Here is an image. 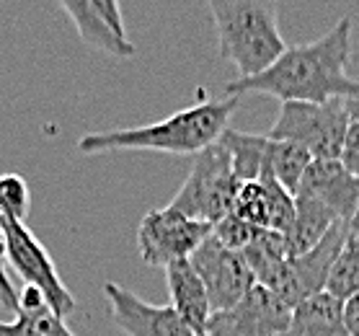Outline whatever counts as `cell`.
I'll return each mask as SVG.
<instances>
[{"label": "cell", "instance_id": "1", "mask_svg": "<svg viewBox=\"0 0 359 336\" xmlns=\"http://www.w3.org/2000/svg\"><path fill=\"white\" fill-rule=\"evenodd\" d=\"M351 58V18H339L320 39L287 47V52L256 78H238L225 86V96L266 93L282 104H326L354 99L357 81L346 75Z\"/></svg>", "mask_w": 359, "mask_h": 336}, {"label": "cell", "instance_id": "2", "mask_svg": "<svg viewBox=\"0 0 359 336\" xmlns=\"http://www.w3.org/2000/svg\"><path fill=\"white\" fill-rule=\"evenodd\" d=\"M241 99L199 101L194 107L181 109L161 122L124 127V130L88 132L78 140V153L96 156L109 150H147V153H168V156H199L204 150L220 142L230 130V119L236 114Z\"/></svg>", "mask_w": 359, "mask_h": 336}, {"label": "cell", "instance_id": "3", "mask_svg": "<svg viewBox=\"0 0 359 336\" xmlns=\"http://www.w3.org/2000/svg\"><path fill=\"white\" fill-rule=\"evenodd\" d=\"M220 58L238 67L241 78L266 73L287 52L279 32V6L271 0H210Z\"/></svg>", "mask_w": 359, "mask_h": 336}, {"label": "cell", "instance_id": "4", "mask_svg": "<svg viewBox=\"0 0 359 336\" xmlns=\"http://www.w3.org/2000/svg\"><path fill=\"white\" fill-rule=\"evenodd\" d=\"M238 189L241 179L233 171L230 153L222 142H215L204 153L194 156L191 171L171 199V207L215 228L222 217L233 213Z\"/></svg>", "mask_w": 359, "mask_h": 336}, {"label": "cell", "instance_id": "5", "mask_svg": "<svg viewBox=\"0 0 359 336\" xmlns=\"http://www.w3.org/2000/svg\"><path fill=\"white\" fill-rule=\"evenodd\" d=\"M351 116L344 99L326 104H282L269 137L294 142L313 156V161H339L344 140L349 135Z\"/></svg>", "mask_w": 359, "mask_h": 336}, {"label": "cell", "instance_id": "6", "mask_svg": "<svg viewBox=\"0 0 359 336\" xmlns=\"http://www.w3.org/2000/svg\"><path fill=\"white\" fill-rule=\"evenodd\" d=\"M212 236V225L179 213L176 207H153L137 225V251L147 267H171L187 262Z\"/></svg>", "mask_w": 359, "mask_h": 336}, {"label": "cell", "instance_id": "7", "mask_svg": "<svg viewBox=\"0 0 359 336\" xmlns=\"http://www.w3.org/2000/svg\"><path fill=\"white\" fill-rule=\"evenodd\" d=\"M0 225L6 230V238H8V264L16 269L18 277L24 279V285L41 290L47 295L52 311L57 313L60 318L73 316L78 311V303H75V297L70 295V290L60 277L57 267L52 262L49 251L44 248V243L26 228V222L0 220Z\"/></svg>", "mask_w": 359, "mask_h": 336}, {"label": "cell", "instance_id": "8", "mask_svg": "<svg viewBox=\"0 0 359 336\" xmlns=\"http://www.w3.org/2000/svg\"><path fill=\"white\" fill-rule=\"evenodd\" d=\"M191 267L202 279L212 313L230 311L243 300L256 285L251 267L241 251H230L210 236L191 256Z\"/></svg>", "mask_w": 359, "mask_h": 336}, {"label": "cell", "instance_id": "9", "mask_svg": "<svg viewBox=\"0 0 359 336\" xmlns=\"http://www.w3.org/2000/svg\"><path fill=\"white\" fill-rule=\"evenodd\" d=\"M292 318V308L271 290L253 285L248 295L230 311L212 313L204 336H279Z\"/></svg>", "mask_w": 359, "mask_h": 336}, {"label": "cell", "instance_id": "10", "mask_svg": "<svg viewBox=\"0 0 359 336\" xmlns=\"http://www.w3.org/2000/svg\"><path fill=\"white\" fill-rule=\"evenodd\" d=\"M104 295L114 326L127 336H199L171 305H153L119 282H107Z\"/></svg>", "mask_w": 359, "mask_h": 336}, {"label": "cell", "instance_id": "11", "mask_svg": "<svg viewBox=\"0 0 359 336\" xmlns=\"http://www.w3.org/2000/svg\"><path fill=\"white\" fill-rule=\"evenodd\" d=\"M60 8L70 16L81 39L90 50L107 52L119 60H130L137 55L135 44L124 32L119 3L114 0H62Z\"/></svg>", "mask_w": 359, "mask_h": 336}, {"label": "cell", "instance_id": "12", "mask_svg": "<svg viewBox=\"0 0 359 336\" xmlns=\"http://www.w3.org/2000/svg\"><path fill=\"white\" fill-rule=\"evenodd\" d=\"M346 225L349 222L336 225L318 246H313L311 251L290 256V277H287V285L282 290V295H279L290 308H294L302 300H308V297L318 295V293L326 290L328 277L334 271V264L344 246V238H346Z\"/></svg>", "mask_w": 359, "mask_h": 336}, {"label": "cell", "instance_id": "13", "mask_svg": "<svg viewBox=\"0 0 359 336\" xmlns=\"http://www.w3.org/2000/svg\"><path fill=\"white\" fill-rule=\"evenodd\" d=\"M300 191L320 199L341 222L359 213V179L344 168L341 161H313Z\"/></svg>", "mask_w": 359, "mask_h": 336}, {"label": "cell", "instance_id": "14", "mask_svg": "<svg viewBox=\"0 0 359 336\" xmlns=\"http://www.w3.org/2000/svg\"><path fill=\"white\" fill-rule=\"evenodd\" d=\"M165 282H168V295H171V308L181 316V321L187 323L191 331L204 336L207 323L212 318V305L207 297L202 279L191 267V259L187 262H176L171 267H165Z\"/></svg>", "mask_w": 359, "mask_h": 336}, {"label": "cell", "instance_id": "15", "mask_svg": "<svg viewBox=\"0 0 359 336\" xmlns=\"http://www.w3.org/2000/svg\"><path fill=\"white\" fill-rule=\"evenodd\" d=\"M243 256L256 277V285L271 290L277 297L282 295L290 277V246H287L285 233L259 230Z\"/></svg>", "mask_w": 359, "mask_h": 336}, {"label": "cell", "instance_id": "16", "mask_svg": "<svg viewBox=\"0 0 359 336\" xmlns=\"http://www.w3.org/2000/svg\"><path fill=\"white\" fill-rule=\"evenodd\" d=\"M279 336H349L344 323V300L328 290L302 300L292 308V318Z\"/></svg>", "mask_w": 359, "mask_h": 336}, {"label": "cell", "instance_id": "17", "mask_svg": "<svg viewBox=\"0 0 359 336\" xmlns=\"http://www.w3.org/2000/svg\"><path fill=\"white\" fill-rule=\"evenodd\" d=\"M336 225H344V222L320 199H316L308 191H297L294 194V220L287 233L290 256L305 254L313 246H318Z\"/></svg>", "mask_w": 359, "mask_h": 336}, {"label": "cell", "instance_id": "18", "mask_svg": "<svg viewBox=\"0 0 359 336\" xmlns=\"http://www.w3.org/2000/svg\"><path fill=\"white\" fill-rule=\"evenodd\" d=\"M225 150L230 153V163L233 171L241 179V184L248 181H259L264 171L269 168V135H251V132H238L230 127L220 137Z\"/></svg>", "mask_w": 359, "mask_h": 336}, {"label": "cell", "instance_id": "19", "mask_svg": "<svg viewBox=\"0 0 359 336\" xmlns=\"http://www.w3.org/2000/svg\"><path fill=\"white\" fill-rule=\"evenodd\" d=\"M326 290L339 300H349L359 293V213L346 225V238L328 277Z\"/></svg>", "mask_w": 359, "mask_h": 336}, {"label": "cell", "instance_id": "20", "mask_svg": "<svg viewBox=\"0 0 359 336\" xmlns=\"http://www.w3.org/2000/svg\"><path fill=\"white\" fill-rule=\"evenodd\" d=\"M311 163H313V156L305 148L294 145V142L271 140L269 171L274 173V179H277L290 194H297V191H300V184H302V179H305L308 168H311Z\"/></svg>", "mask_w": 359, "mask_h": 336}, {"label": "cell", "instance_id": "21", "mask_svg": "<svg viewBox=\"0 0 359 336\" xmlns=\"http://www.w3.org/2000/svg\"><path fill=\"white\" fill-rule=\"evenodd\" d=\"M0 336H75L55 311H18L13 321H0Z\"/></svg>", "mask_w": 359, "mask_h": 336}, {"label": "cell", "instance_id": "22", "mask_svg": "<svg viewBox=\"0 0 359 336\" xmlns=\"http://www.w3.org/2000/svg\"><path fill=\"white\" fill-rule=\"evenodd\" d=\"M32 213V189L24 176L3 173L0 176V220L26 222Z\"/></svg>", "mask_w": 359, "mask_h": 336}, {"label": "cell", "instance_id": "23", "mask_svg": "<svg viewBox=\"0 0 359 336\" xmlns=\"http://www.w3.org/2000/svg\"><path fill=\"white\" fill-rule=\"evenodd\" d=\"M233 215H238L241 220L256 230H269V199H266L262 181L241 184L236 205H233Z\"/></svg>", "mask_w": 359, "mask_h": 336}, {"label": "cell", "instance_id": "24", "mask_svg": "<svg viewBox=\"0 0 359 336\" xmlns=\"http://www.w3.org/2000/svg\"><path fill=\"white\" fill-rule=\"evenodd\" d=\"M256 233H259V230L251 228L248 222H243L233 213H230L228 217H222V220L212 228V236L220 241L222 246L230 248V251H241V254L251 246V241L256 238Z\"/></svg>", "mask_w": 359, "mask_h": 336}, {"label": "cell", "instance_id": "25", "mask_svg": "<svg viewBox=\"0 0 359 336\" xmlns=\"http://www.w3.org/2000/svg\"><path fill=\"white\" fill-rule=\"evenodd\" d=\"M344 163V168L351 173V176H357L359 179V122H351L349 127V135L344 140V150H341V158H339Z\"/></svg>", "mask_w": 359, "mask_h": 336}, {"label": "cell", "instance_id": "26", "mask_svg": "<svg viewBox=\"0 0 359 336\" xmlns=\"http://www.w3.org/2000/svg\"><path fill=\"white\" fill-rule=\"evenodd\" d=\"M52 311V305H49L47 295L36 290L32 285H24V290L18 293V311H26V313H36V311ZM16 311V313H18Z\"/></svg>", "mask_w": 359, "mask_h": 336}, {"label": "cell", "instance_id": "27", "mask_svg": "<svg viewBox=\"0 0 359 336\" xmlns=\"http://www.w3.org/2000/svg\"><path fill=\"white\" fill-rule=\"evenodd\" d=\"M344 323L349 336H359V293L344 300Z\"/></svg>", "mask_w": 359, "mask_h": 336}, {"label": "cell", "instance_id": "28", "mask_svg": "<svg viewBox=\"0 0 359 336\" xmlns=\"http://www.w3.org/2000/svg\"><path fill=\"white\" fill-rule=\"evenodd\" d=\"M344 104H346L351 122H359V99H344Z\"/></svg>", "mask_w": 359, "mask_h": 336}, {"label": "cell", "instance_id": "29", "mask_svg": "<svg viewBox=\"0 0 359 336\" xmlns=\"http://www.w3.org/2000/svg\"><path fill=\"white\" fill-rule=\"evenodd\" d=\"M354 99H359V81H357V88H354Z\"/></svg>", "mask_w": 359, "mask_h": 336}]
</instances>
